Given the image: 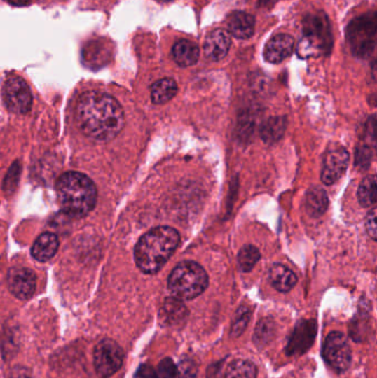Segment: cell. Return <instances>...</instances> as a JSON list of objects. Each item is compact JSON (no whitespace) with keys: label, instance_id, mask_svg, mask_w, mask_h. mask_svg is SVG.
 Wrapping results in <instances>:
<instances>
[{"label":"cell","instance_id":"8992f818","mask_svg":"<svg viewBox=\"0 0 377 378\" xmlns=\"http://www.w3.org/2000/svg\"><path fill=\"white\" fill-rule=\"evenodd\" d=\"M376 15L366 13L354 19L346 30L348 46L357 58L366 59L376 47Z\"/></svg>","mask_w":377,"mask_h":378},{"label":"cell","instance_id":"7a4b0ae2","mask_svg":"<svg viewBox=\"0 0 377 378\" xmlns=\"http://www.w3.org/2000/svg\"><path fill=\"white\" fill-rule=\"evenodd\" d=\"M181 236L172 227L151 229L139 238L134 250L135 262L142 272L155 274L165 265L179 247Z\"/></svg>","mask_w":377,"mask_h":378},{"label":"cell","instance_id":"603a6c76","mask_svg":"<svg viewBox=\"0 0 377 378\" xmlns=\"http://www.w3.org/2000/svg\"><path fill=\"white\" fill-rule=\"evenodd\" d=\"M257 368L248 360H233L227 365L224 378H256Z\"/></svg>","mask_w":377,"mask_h":378},{"label":"cell","instance_id":"e0dca14e","mask_svg":"<svg viewBox=\"0 0 377 378\" xmlns=\"http://www.w3.org/2000/svg\"><path fill=\"white\" fill-rule=\"evenodd\" d=\"M59 249V239L53 232L40 234L32 248V257L40 262L49 260Z\"/></svg>","mask_w":377,"mask_h":378},{"label":"cell","instance_id":"5bb4252c","mask_svg":"<svg viewBox=\"0 0 377 378\" xmlns=\"http://www.w3.org/2000/svg\"><path fill=\"white\" fill-rule=\"evenodd\" d=\"M315 328L313 321H303L296 326V331L291 336L288 345V354H298L303 353L309 349L315 340Z\"/></svg>","mask_w":377,"mask_h":378},{"label":"cell","instance_id":"f1b7e54d","mask_svg":"<svg viewBox=\"0 0 377 378\" xmlns=\"http://www.w3.org/2000/svg\"><path fill=\"white\" fill-rule=\"evenodd\" d=\"M156 373L160 378H176L177 366L170 358H165L160 363Z\"/></svg>","mask_w":377,"mask_h":378},{"label":"cell","instance_id":"3957f363","mask_svg":"<svg viewBox=\"0 0 377 378\" xmlns=\"http://www.w3.org/2000/svg\"><path fill=\"white\" fill-rule=\"evenodd\" d=\"M57 196L67 214L83 217L97 204V187L84 174L68 172L61 175L57 181Z\"/></svg>","mask_w":377,"mask_h":378},{"label":"cell","instance_id":"2e32d148","mask_svg":"<svg viewBox=\"0 0 377 378\" xmlns=\"http://www.w3.org/2000/svg\"><path fill=\"white\" fill-rule=\"evenodd\" d=\"M188 315L187 307L177 298H168L160 310V318L170 326H181Z\"/></svg>","mask_w":377,"mask_h":378},{"label":"cell","instance_id":"7c38bea8","mask_svg":"<svg viewBox=\"0 0 377 378\" xmlns=\"http://www.w3.org/2000/svg\"><path fill=\"white\" fill-rule=\"evenodd\" d=\"M294 38L289 34H277L273 39L269 40L265 48L266 61L273 64H278L289 58L294 52Z\"/></svg>","mask_w":377,"mask_h":378},{"label":"cell","instance_id":"f546056e","mask_svg":"<svg viewBox=\"0 0 377 378\" xmlns=\"http://www.w3.org/2000/svg\"><path fill=\"white\" fill-rule=\"evenodd\" d=\"M365 226L369 236L372 238L374 241L377 240V228H376V208L372 207L369 210L365 219Z\"/></svg>","mask_w":377,"mask_h":378},{"label":"cell","instance_id":"ac0fdd59","mask_svg":"<svg viewBox=\"0 0 377 378\" xmlns=\"http://www.w3.org/2000/svg\"><path fill=\"white\" fill-rule=\"evenodd\" d=\"M269 280L273 288L280 292L290 291L298 282L296 274L280 263H275L270 268Z\"/></svg>","mask_w":377,"mask_h":378},{"label":"cell","instance_id":"1f68e13d","mask_svg":"<svg viewBox=\"0 0 377 378\" xmlns=\"http://www.w3.org/2000/svg\"><path fill=\"white\" fill-rule=\"evenodd\" d=\"M135 378H160L154 368L149 365H141L135 374Z\"/></svg>","mask_w":377,"mask_h":378},{"label":"cell","instance_id":"83f0119b","mask_svg":"<svg viewBox=\"0 0 377 378\" xmlns=\"http://www.w3.org/2000/svg\"><path fill=\"white\" fill-rule=\"evenodd\" d=\"M275 330V324L273 321L263 320L258 324L257 332H256V341L258 343H265L271 339Z\"/></svg>","mask_w":377,"mask_h":378},{"label":"cell","instance_id":"6da1fadb","mask_svg":"<svg viewBox=\"0 0 377 378\" xmlns=\"http://www.w3.org/2000/svg\"><path fill=\"white\" fill-rule=\"evenodd\" d=\"M76 121L88 137L107 142L123 129V108L111 95L92 91L80 97L76 105Z\"/></svg>","mask_w":377,"mask_h":378},{"label":"cell","instance_id":"277c9868","mask_svg":"<svg viewBox=\"0 0 377 378\" xmlns=\"http://www.w3.org/2000/svg\"><path fill=\"white\" fill-rule=\"evenodd\" d=\"M333 37L328 17L323 13H309L302 22L301 39L298 43L300 58H317L332 49Z\"/></svg>","mask_w":377,"mask_h":378},{"label":"cell","instance_id":"4fadbf2b","mask_svg":"<svg viewBox=\"0 0 377 378\" xmlns=\"http://www.w3.org/2000/svg\"><path fill=\"white\" fill-rule=\"evenodd\" d=\"M231 45V34L228 32L223 29L215 30L205 40V55L212 61L223 60L228 53Z\"/></svg>","mask_w":377,"mask_h":378},{"label":"cell","instance_id":"d6a6232c","mask_svg":"<svg viewBox=\"0 0 377 378\" xmlns=\"http://www.w3.org/2000/svg\"><path fill=\"white\" fill-rule=\"evenodd\" d=\"M11 4H13V6H25L27 4L30 3V0H9Z\"/></svg>","mask_w":377,"mask_h":378},{"label":"cell","instance_id":"ba28073f","mask_svg":"<svg viewBox=\"0 0 377 378\" xmlns=\"http://www.w3.org/2000/svg\"><path fill=\"white\" fill-rule=\"evenodd\" d=\"M323 356L334 370L345 372L352 360L351 347L345 336L340 332L329 334L323 345Z\"/></svg>","mask_w":377,"mask_h":378},{"label":"cell","instance_id":"52a82bcc","mask_svg":"<svg viewBox=\"0 0 377 378\" xmlns=\"http://www.w3.org/2000/svg\"><path fill=\"white\" fill-rule=\"evenodd\" d=\"M124 352L116 341L104 339L97 343L93 353L95 372L100 378H109L122 368Z\"/></svg>","mask_w":377,"mask_h":378},{"label":"cell","instance_id":"9c48e42d","mask_svg":"<svg viewBox=\"0 0 377 378\" xmlns=\"http://www.w3.org/2000/svg\"><path fill=\"white\" fill-rule=\"evenodd\" d=\"M4 97L9 110L15 113L25 114L32 108V95L29 87L19 76H13L7 80L4 89Z\"/></svg>","mask_w":377,"mask_h":378},{"label":"cell","instance_id":"4dcf8cb0","mask_svg":"<svg viewBox=\"0 0 377 378\" xmlns=\"http://www.w3.org/2000/svg\"><path fill=\"white\" fill-rule=\"evenodd\" d=\"M19 174H20V169L18 168V164H15V165L11 167V171H9L8 176L6 178L5 181V189L6 190H13L15 187H16L17 183H18Z\"/></svg>","mask_w":377,"mask_h":378},{"label":"cell","instance_id":"44dd1931","mask_svg":"<svg viewBox=\"0 0 377 378\" xmlns=\"http://www.w3.org/2000/svg\"><path fill=\"white\" fill-rule=\"evenodd\" d=\"M177 90L179 88L175 80L165 78L153 84L151 99L154 104H164L175 97Z\"/></svg>","mask_w":377,"mask_h":378},{"label":"cell","instance_id":"30bf717a","mask_svg":"<svg viewBox=\"0 0 377 378\" xmlns=\"http://www.w3.org/2000/svg\"><path fill=\"white\" fill-rule=\"evenodd\" d=\"M348 150L341 145H333L329 148L323 160L322 173L321 179L325 185H332L343 175L348 168Z\"/></svg>","mask_w":377,"mask_h":378},{"label":"cell","instance_id":"8fae6325","mask_svg":"<svg viewBox=\"0 0 377 378\" xmlns=\"http://www.w3.org/2000/svg\"><path fill=\"white\" fill-rule=\"evenodd\" d=\"M8 286L19 300H28L34 295L37 279L34 271L27 268H13L8 272Z\"/></svg>","mask_w":377,"mask_h":378},{"label":"cell","instance_id":"cb8c5ba5","mask_svg":"<svg viewBox=\"0 0 377 378\" xmlns=\"http://www.w3.org/2000/svg\"><path fill=\"white\" fill-rule=\"evenodd\" d=\"M287 121L283 118H270L261 127V137L267 143H275L286 131Z\"/></svg>","mask_w":377,"mask_h":378},{"label":"cell","instance_id":"d4e9b609","mask_svg":"<svg viewBox=\"0 0 377 378\" xmlns=\"http://www.w3.org/2000/svg\"><path fill=\"white\" fill-rule=\"evenodd\" d=\"M260 257L261 255H260V251L257 248L252 244H247L245 247L241 248L238 258H237L239 268L244 272H250L260 260Z\"/></svg>","mask_w":377,"mask_h":378},{"label":"cell","instance_id":"d6986e66","mask_svg":"<svg viewBox=\"0 0 377 378\" xmlns=\"http://www.w3.org/2000/svg\"><path fill=\"white\" fill-rule=\"evenodd\" d=\"M174 61L179 66L187 68L194 66L199 59V48L189 40H181L175 43L172 50Z\"/></svg>","mask_w":377,"mask_h":378},{"label":"cell","instance_id":"4316f807","mask_svg":"<svg viewBox=\"0 0 377 378\" xmlns=\"http://www.w3.org/2000/svg\"><path fill=\"white\" fill-rule=\"evenodd\" d=\"M196 363L191 358H185L181 360L177 366V375L176 378H196L197 376Z\"/></svg>","mask_w":377,"mask_h":378},{"label":"cell","instance_id":"484cf974","mask_svg":"<svg viewBox=\"0 0 377 378\" xmlns=\"http://www.w3.org/2000/svg\"><path fill=\"white\" fill-rule=\"evenodd\" d=\"M249 320H250V310L248 307H240L237 312L236 318L233 321L231 335L240 336L242 332L246 330Z\"/></svg>","mask_w":377,"mask_h":378},{"label":"cell","instance_id":"ffe728a7","mask_svg":"<svg viewBox=\"0 0 377 378\" xmlns=\"http://www.w3.org/2000/svg\"><path fill=\"white\" fill-rule=\"evenodd\" d=\"M306 207L308 213L315 217H320L328 210V194L321 187L310 189L306 195Z\"/></svg>","mask_w":377,"mask_h":378},{"label":"cell","instance_id":"9a60e30c","mask_svg":"<svg viewBox=\"0 0 377 378\" xmlns=\"http://www.w3.org/2000/svg\"><path fill=\"white\" fill-rule=\"evenodd\" d=\"M254 17L244 11H235L227 19L228 34L237 39H249L254 32Z\"/></svg>","mask_w":377,"mask_h":378},{"label":"cell","instance_id":"7402d4cb","mask_svg":"<svg viewBox=\"0 0 377 378\" xmlns=\"http://www.w3.org/2000/svg\"><path fill=\"white\" fill-rule=\"evenodd\" d=\"M357 198L362 207H374L376 204V177L369 175L362 181L357 190Z\"/></svg>","mask_w":377,"mask_h":378},{"label":"cell","instance_id":"5b68a950","mask_svg":"<svg viewBox=\"0 0 377 378\" xmlns=\"http://www.w3.org/2000/svg\"><path fill=\"white\" fill-rule=\"evenodd\" d=\"M207 273L202 265L193 261L179 263L168 278V289L179 300L195 299L207 289Z\"/></svg>","mask_w":377,"mask_h":378},{"label":"cell","instance_id":"836d02e7","mask_svg":"<svg viewBox=\"0 0 377 378\" xmlns=\"http://www.w3.org/2000/svg\"><path fill=\"white\" fill-rule=\"evenodd\" d=\"M164 1H170V0H164Z\"/></svg>","mask_w":377,"mask_h":378}]
</instances>
